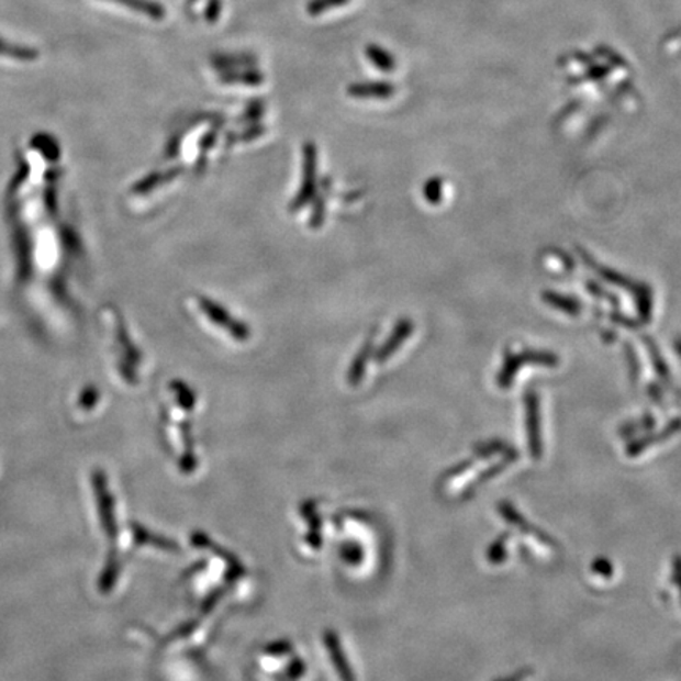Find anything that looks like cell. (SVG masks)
<instances>
[{
  "label": "cell",
  "mask_w": 681,
  "mask_h": 681,
  "mask_svg": "<svg viewBox=\"0 0 681 681\" xmlns=\"http://www.w3.org/2000/svg\"><path fill=\"white\" fill-rule=\"evenodd\" d=\"M0 57H9V59L32 62L40 57L38 49L32 46L20 45V43H10L0 38Z\"/></svg>",
  "instance_id": "obj_1"
}]
</instances>
